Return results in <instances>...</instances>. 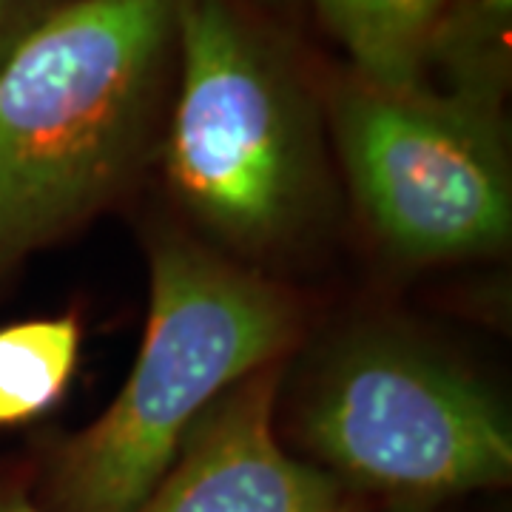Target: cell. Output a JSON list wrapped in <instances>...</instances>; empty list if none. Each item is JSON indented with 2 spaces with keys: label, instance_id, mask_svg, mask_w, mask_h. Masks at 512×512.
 I'll list each match as a JSON object with an SVG mask.
<instances>
[{
  "label": "cell",
  "instance_id": "1",
  "mask_svg": "<svg viewBox=\"0 0 512 512\" xmlns=\"http://www.w3.org/2000/svg\"><path fill=\"white\" fill-rule=\"evenodd\" d=\"M177 55V0H72L0 60V271L134 177Z\"/></svg>",
  "mask_w": 512,
  "mask_h": 512
},
{
  "label": "cell",
  "instance_id": "2",
  "mask_svg": "<svg viewBox=\"0 0 512 512\" xmlns=\"http://www.w3.org/2000/svg\"><path fill=\"white\" fill-rule=\"evenodd\" d=\"M299 308L279 285L180 234L151 245L143 345L103 416L32 481L40 512H137L225 390L282 362Z\"/></svg>",
  "mask_w": 512,
  "mask_h": 512
},
{
  "label": "cell",
  "instance_id": "3",
  "mask_svg": "<svg viewBox=\"0 0 512 512\" xmlns=\"http://www.w3.org/2000/svg\"><path fill=\"white\" fill-rule=\"evenodd\" d=\"M180 86L165 174L225 245L271 254L325 200L322 109L288 49L237 0H177Z\"/></svg>",
  "mask_w": 512,
  "mask_h": 512
},
{
  "label": "cell",
  "instance_id": "4",
  "mask_svg": "<svg viewBox=\"0 0 512 512\" xmlns=\"http://www.w3.org/2000/svg\"><path fill=\"white\" fill-rule=\"evenodd\" d=\"M299 433L342 490L427 507L512 476L501 402L439 350L362 330L325 356L299 404Z\"/></svg>",
  "mask_w": 512,
  "mask_h": 512
},
{
  "label": "cell",
  "instance_id": "5",
  "mask_svg": "<svg viewBox=\"0 0 512 512\" xmlns=\"http://www.w3.org/2000/svg\"><path fill=\"white\" fill-rule=\"evenodd\" d=\"M325 111L356 202L393 254L430 265L504 248L512 231L504 106L348 74L330 86Z\"/></svg>",
  "mask_w": 512,
  "mask_h": 512
},
{
  "label": "cell",
  "instance_id": "6",
  "mask_svg": "<svg viewBox=\"0 0 512 512\" xmlns=\"http://www.w3.org/2000/svg\"><path fill=\"white\" fill-rule=\"evenodd\" d=\"M279 379L282 362H274L225 390L137 512H348L345 490L325 470L276 441Z\"/></svg>",
  "mask_w": 512,
  "mask_h": 512
},
{
  "label": "cell",
  "instance_id": "7",
  "mask_svg": "<svg viewBox=\"0 0 512 512\" xmlns=\"http://www.w3.org/2000/svg\"><path fill=\"white\" fill-rule=\"evenodd\" d=\"M353 57V74L384 89L424 86L427 43L447 0H313Z\"/></svg>",
  "mask_w": 512,
  "mask_h": 512
},
{
  "label": "cell",
  "instance_id": "8",
  "mask_svg": "<svg viewBox=\"0 0 512 512\" xmlns=\"http://www.w3.org/2000/svg\"><path fill=\"white\" fill-rule=\"evenodd\" d=\"M512 0H447L427 43L424 80L441 89L504 106L510 89Z\"/></svg>",
  "mask_w": 512,
  "mask_h": 512
},
{
  "label": "cell",
  "instance_id": "9",
  "mask_svg": "<svg viewBox=\"0 0 512 512\" xmlns=\"http://www.w3.org/2000/svg\"><path fill=\"white\" fill-rule=\"evenodd\" d=\"M80 356L74 316L26 319L0 328V427L49 413L69 390Z\"/></svg>",
  "mask_w": 512,
  "mask_h": 512
},
{
  "label": "cell",
  "instance_id": "10",
  "mask_svg": "<svg viewBox=\"0 0 512 512\" xmlns=\"http://www.w3.org/2000/svg\"><path fill=\"white\" fill-rule=\"evenodd\" d=\"M32 15H35L32 0H0V60L40 20Z\"/></svg>",
  "mask_w": 512,
  "mask_h": 512
},
{
  "label": "cell",
  "instance_id": "11",
  "mask_svg": "<svg viewBox=\"0 0 512 512\" xmlns=\"http://www.w3.org/2000/svg\"><path fill=\"white\" fill-rule=\"evenodd\" d=\"M0 512H40L29 478L0 476Z\"/></svg>",
  "mask_w": 512,
  "mask_h": 512
},
{
  "label": "cell",
  "instance_id": "12",
  "mask_svg": "<svg viewBox=\"0 0 512 512\" xmlns=\"http://www.w3.org/2000/svg\"><path fill=\"white\" fill-rule=\"evenodd\" d=\"M348 512H367V510H362V507H356V504H350Z\"/></svg>",
  "mask_w": 512,
  "mask_h": 512
}]
</instances>
